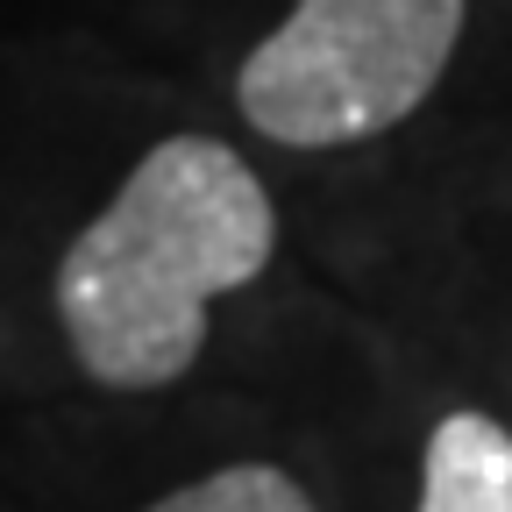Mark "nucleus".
Wrapping results in <instances>:
<instances>
[{
    "instance_id": "1",
    "label": "nucleus",
    "mask_w": 512,
    "mask_h": 512,
    "mask_svg": "<svg viewBox=\"0 0 512 512\" xmlns=\"http://www.w3.org/2000/svg\"><path fill=\"white\" fill-rule=\"evenodd\" d=\"M271 192L228 143L164 136L57 256V320L107 392H164L207 349V306L264 278Z\"/></svg>"
},
{
    "instance_id": "2",
    "label": "nucleus",
    "mask_w": 512,
    "mask_h": 512,
    "mask_svg": "<svg viewBox=\"0 0 512 512\" xmlns=\"http://www.w3.org/2000/svg\"><path fill=\"white\" fill-rule=\"evenodd\" d=\"M470 0H299L242 57L235 107L285 150H342L399 128L448 72Z\"/></svg>"
},
{
    "instance_id": "3",
    "label": "nucleus",
    "mask_w": 512,
    "mask_h": 512,
    "mask_svg": "<svg viewBox=\"0 0 512 512\" xmlns=\"http://www.w3.org/2000/svg\"><path fill=\"white\" fill-rule=\"evenodd\" d=\"M420 512H512V434L491 413H441L420 463Z\"/></svg>"
},
{
    "instance_id": "4",
    "label": "nucleus",
    "mask_w": 512,
    "mask_h": 512,
    "mask_svg": "<svg viewBox=\"0 0 512 512\" xmlns=\"http://www.w3.org/2000/svg\"><path fill=\"white\" fill-rule=\"evenodd\" d=\"M143 512H320V505L278 463H228V470H207V477L178 484L171 498H157Z\"/></svg>"
}]
</instances>
